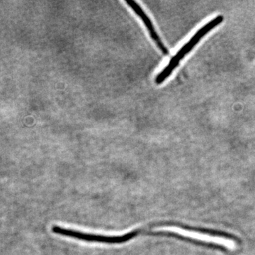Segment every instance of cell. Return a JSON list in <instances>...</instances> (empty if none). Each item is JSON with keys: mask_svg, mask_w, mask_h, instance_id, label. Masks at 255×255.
I'll return each instance as SVG.
<instances>
[{"mask_svg": "<svg viewBox=\"0 0 255 255\" xmlns=\"http://www.w3.org/2000/svg\"><path fill=\"white\" fill-rule=\"evenodd\" d=\"M223 20H224L223 16L219 15L216 17L213 18L211 21L206 23L199 31L196 32L194 36L177 52V54L174 55L172 59L169 60L167 66L157 75L155 79L156 83L157 85H160L162 82L165 81L172 75L174 70L177 68L181 60L184 59V57L190 53L191 50L200 42L201 38H204L208 33L212 31L214 28L217 27L219 25L223 22Z\"/></svg>", "mask_w": 255, "mask_h": 255, "instance_id": "obj_1", "label": "cell"}, {"mask_svg": "<svg viewBox=\"0 0 255 255\" xmlns=\"http://www.w3.org/2000/svg\"><path fill=\"white\" fill-rule=\"evenodd\" d=\"M158 231H164L172 234L178 235L183 237L191 238L196 241L205 242V243H213L215 245L224 247L231 251H235L237 248L236 241L223 236H212V235L201 233L197 231H191L176 226H159Z\"/></svg>", "mask_w": 255, "mask_h": 255, "instance_id": "obj_2", "label": "cell"}, {"mask_svg": "<svg viewBox=\"0 0 255 255\" xmlns=\"http://www.w3.org/2000/svg\"><path fill=\"white\" fill-rule=\"evenodd\" d=\"M126 3L132 10H133L134 12L135 13L139 16L142 21H143L144 24L147 28V31H149V33H150V37L152 38V39L155 41L156 45L158 47L159 49L162 51V53L164 55H168L169 54V50L167 49V47L164 46L163 42L161 40L160 37L159 36V35L157 34V32L155 31V26H154L153 23H152L150 18L148 17V16H147V14H145L144 10L140 7V5L137 4V2H135V1H132V0H127L126 1Z\"/></svg>", "mask_w": 255, "mask_h": 255, "instance_id": "obj_3", "label": "cell"}]
</instances>
